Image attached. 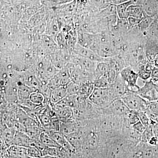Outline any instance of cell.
<instances>
[{
  "label": "cell",
  "mask_w": 158,
  "mask_h": 158,
  "mask_svg": "<svg viewBox=\"0 0 158 158\" xmlns=\"http://www.w3.org/2000/svg\"><path fill=\"white\" fill-rule=\"evenodd\" d=\"M121 99L130 110L138 112L146 111L148 101L135 91L129 90Z\"/></svg>",
  "instance_id": "1"
},
{
  "label": "cell",
  "mask_w": 158,
  "mask_h": 158,
  "mask_svg": "<svg viewBox=\"0 0 158 158\" xmlns=\"http://www.w3.org/2000/svg\"><path fill=\"white\" fill-rule=\"evenodd\" d=\"M88 99L92 104L101 110L107 107L113 101L108 88H94Z\"/></svg>",
  "instance_id": "2"
},
{
  "label": "cell",
  "mask_w": 158,
  "mask_h": 158,
  "mask_svg": "<svg viewBox=\"0 0 158 158\" xmlns=\"http://www.w3.org/2000/svg\"><path fill=\"white\" fill-rule=\"evenodd\" d=\"M101 110L102 115H113L123 118L126 117L131 111L120 98L114 100L107 107Z\"/></svg>",
  "instance_id": "3"
},
{
  "label": "cell",
  "mask_w": 158,
  "mask_h": 158,
  "mask_svg": "<svg viewBox=\"0 0 158 158\" xmlns=\"http://www.w3.org/2000/svg\"><path fill=\"white\" fill-rule=\"evenodd\" d=\"M135 92L147 101H158V83L152 80L145 81L144 85Z\"/></svg>",
  "instance_id": "4"
},
{
  "label": "cell",
  "mask_w": 158,
  "mask_h": 158,
  "mask_svg": "<svg viewBox=\"0 0 158 158\" xmlns=\"http://www.w3.org/2000/svg\"><path fill=\"white\" fill-rule=\"evenodd\" d=\"M108 89L113 101L116 99H121L130 90L127 85L122 78L119 73H117L115 82L110 85Z\"/></svg>",
  "instance_id": "5"
},
{
  "label": "cell",
  "mask_w": 158,
  "mask_h": 158,
  "mask_svg": "<svg viewBox=\"0 0 158 158\" xmlns=\"http://www.w3.org/2000/svg\"><path fill=\"white\" fill-rule=\"evenodd\" d=\"M122 78L126 83L130 90L136 91L139 88L137 85L139 77L138 72L131 66L125 67L119 73Z\"/></svg>",
  "instance_id": "6"
},
{
  "label": "cell",
  "mask_w": 158,
  "mask_h": 158,
  "mask_svg": "<svg viewBox=\"0 0 158 158\" xmlns=\"http://www.w3.org/2000/svg\"><path fill=\"white\" fill-rule=\"evenodd\" d=\"M81 126V122L80 120L75 119L60 120V131L64 136H68L76 132Z\"/></svg>",
  "instance_id": "7"
},
{
  "label": "cell",
  "mask_w": 158,
  "mask_h": 158,
  "mask_svg": "<svg viewBox=\"0 0 158 158\" xmlns=\"http://www.w3.org/2000/svg\"><path fill=\"white\" fill-rule=\"evenodd\" d=\"M73 51L74 53L77 56L84 57L98 62H104L103 60V58L100 57L93 51L90 49L82 47L78 44H77L74 46Z\"/></svg>",
  "instance_id": "8"
},
{
  "label": "cell",
  "mask_w": 158,
  "mask_h": 158,
  "mask_svg": "<svg viewBox=\"0 0 158 158\" xmlns=\"http://www.w3.org/2000/svg\"><path fill=\"white\" fill-rule=\"evenodd\" d=\"M72 62L73 64L78 65L83 70L91 73H94L98 63L78 56L72 58Z\"/></svg>",
  "instance_id": "9"
},
{
  "label": "cell",
  "mask_w": 158,
  "mask_h": 158,
  "mask_svg": "<svg viewBox=\"0 0 158 158\" xmlns=\"http://www.w3.org/2000/svg\"><path fill=\"white\" fill-rule=\"evenodd\" d=\"M6 158H27V148L12 145L7 148L5 151Z\"/></svg>",
  "instance_id": "10"
},
{
  "label": "cell",
  "mask_w": 158,
  "mask_h": 158,
  "mask_svg": "<svg viewBox=\"0 0 158 158\" xmlns=\"http://www.w3.org/2000/svg\"><path fill=\"white\" fill-rule=\"evenodd\" d=\"M57 118L60 120L75 119L73 109L67 107L61 106L57 105L51 106Z\"/></svg>",
  "instance_id": "11"
},
{
  "label": "cell",
  "mask_w": 158,
  "mask_h": 158,
  "mask_svg": "<svg viewBox=\"0 0 158 158\" xmlns=\"http://www.w3.org/2000/svg\"><path fill=\"white\" fill-rule=\"evenodd\" d=\"M66 86H61L52 90L49 103L53 106L58 103L68 95Z\"/></svg>",
  "instance_id": "12"
},
{
  "label": "cell",
  "mask_w": 158,
  "mask_h": 158,
  "mask_svg": "<svg viewBox=\"0 0 158 158\" xmlns=\"http://www.w3.org/2000/svg\"><path fill=\"white\" fill-rule=\"evenodd\" d=\"M32 142L33 141L32 139L26 133L15 131L12 145H18L27 148L31 145Z\"/></svg>",
  "instance_id": "13"
},
{
  "label": "cell",
  "mask_w": 158,
  "mask_h": 158,
  "mask_svg": "<svg viewBox=\"0 0 158 158\" xmlns=\"http://www.w3.org/2000/svg\"><path fill=\"white\" fill-rule=\"evenodd\" d=\"M145 112L152 124L158 123V101L148 102Z\"/></svg>",
  "instance_id": "14"
},
{
  "label": "cell",
  "mask_w": 158,
  "mask_h": 158,
  "mask_svg": "<svg viewBox=\"0 0 158 158\" xmlns=\"http://www.w3.org/2000/svg\"><path fill=\"white\" fill-rule=\"evenodd\" d=\"M80 85L78 96L85 99H88L95 88L94 82H86Z\"/></svg>",
  "instance_id": "15"
},
{
  "label": "cell",
  "mask_w": 158,
  "mask_h": 158,
  "mask_svg": "<svg viewBox=\"0 0 158 158\" xmlns=\"http://www.w3.org/2000/svg\"><path fill=\"white\" fill-rule=\"evenodd\" d=\"M77 40V44L80 45L90 49V46L94 42V35L85 33H79Z\"/></svg>",
  "instance_id": "16"
},
{
  "label": "cell",
  "mask_w": 158,
  "mask_h": 158,
  "mask_svg": "<svg viewBox=\"0 0 158 158\" xmlns=\"http://www.w3.org/2000/svg\"><path fill=\"white\" fill-rule=\"evenodd\" d=\"M40 140L47 147L51 148H61V146L54 140L47 133L41 131L39 138Z\"/></svg>",
  "instance_id": "17"
},
{
  "label": "cell",
  "mask_w": 158,
  "mask_h": 158,
  "mask_svg": "<svg viewBox=\"0 0 158 158\" xmlns=\"http://www.w3.org/2000/svg\"><path fill=\"white\" fill-rule=\"evenodd\" d=\"M132 5H133V2L131 0L118 4L116 7L118 18L123 19H127L129 17L128 8Z\"/></svg>",
  "instance_id": "18"
},
{
  "label": "cell",
  "mask_w": 158,
  "mask_h": 158,
  "mask_svg": "<svg viewBox=\"0 0 158 158\" xmlns=\"http://www.w3.org/2000/svg\"><path fill=\"white\" fill-rule=\"evenodd\" d=\"M111 67L110 63L108 62H101L98 63L96 69L94 71L95 80L102 76H106Z\"/></svg>",
  "instance_id": "19"
},
{
  "label": "cell",
  "mask_w": 158,
  "mask_h": 158,
  "mask_svg": "<svg viewBox=\"0 0 158 158\" xmlns=\"http://www.w3.org/2000/svg\"><path fill=\"white\" fill-rule=\"evenodd\" d=\"M34 90L32 88L25 84L19 85L17 92L19 102L29 99V97Z\"/></svg>",
  "instance_id": "20"
},
{
  "label": "cell",
  "mask_w": 158,
  "mask_h": 158,
  "mask_svg": "<svg viewBox=\"0 0 158 158\" xmlns=\"http://www.w3.org/2000/svg\"><path fill=\"white\" fill-rule=\"evenodd\" d=\"M57 75L62 86H66L70 82L72 81L68 68L64 67L59 70Z\"/></svg>",
  "instance_id": "21"
},
{
  "label": "cell",
  "mask_w": 158,
  "mask_h": 158,
  "mask_svg": "<svg viewBox=\"0 0 158 158\" xmlns=\"http://www.w3.org/2000/svg\"><path fill=\"white\" fill-rule=\"evenodd\" d=\"M129 17L136 18L142 20L144 17L143 9L141 6L138 5H131L128 8Z\"/></svg>",
  "instance_id": "22"
},
{
  "label": "cell",
  "mask_w": 158,
  "mask_h": 158,
  "mask_svg": "<svg viewBox=\"0 0 158 158\" xmlns=\"http://www.w3.org/2000/svg\"><path fill=\"white\" fill-rule=\"evenodd\" d=\"M29 99L34 104L37 106L44 105L45 102V96L41 92L35 91L32 92L29 97Z\"/></svg>",
  "instance_id": "23"
},
{
  "label": "cell",
  "mask_w": 158,
  "mask_h": 158,
  "mask_svg": "<svg viewBox=\"0 0 158 158\" xmlns=\"http://www.w3.org/2000/svg\"><path fill=\"white\" fill-rule=\"evenodd\" d=\"M124 124L128 126H131L139 121L137 111L131 110L126 117L123 118Z\"/></svg>",
  "instance_id": "24"
},
{
  "label": "cell",
  "mask_w": 158,
  "mask_h": 158,
  "mask_svg": "<svg viewBox=\"0 0 158 158\" xmlns=\"http://www.w3.org/2000/svg\"><path fill=\"white\" fill-rule=\"evenodd\" d=\"M153 126V124H151L147 127L144 131L141 134V141L144 143H148L150 139L155 136Z\"/></svg>",
  "instance_id": "25"
},
{
  "label": "cell",
  "mask_w": 158,
  "mask_h": 158,
  "mask_svg": "<svg viewBox=\"0 0 158 158\" xmlns=\"http://www.w3.org/2000/svg\"><path fill=\"white\" fill-rule=\"evenodd\" d=\"M27 153L28 156L30 157L40 158L42 156L40 151L33 143L27 148Z\"/></svg>",
  "instance_id": "26"
},
{
  "label": "cell",
  "mask_w": 158,
  "mask_h": 158,
  "mask_svg": "<svg viewBox=\"0 0 158 158\" xmlns=\"http://www.w3.org/2000/svg\"><path fill=\"white\" fill-rule=\"evenodd\" d=\"M94 87L97 88H107L110 86V83L106 76L96 79L94 81Z\"/></svg>",
  "instance_id": "27"
},
{
  "label": "cell",
  "mask_w": 158,
  "mask_h": 158,
  "mask_svg": "<svg viewBox=\"0 0 158 158\" xmlns=\"http://www.w3.org/2000/svg\"><path fill=\"white\" fill-rule=\"evenodd\" d=\"M68 94L69 95H78L80 85L77 83L71 81L66 86Z\"/></svg>",
  "instance_id": "28"
},
{
  "label": "cell",
  "mask_w": 158,
  "mask_h": 158,
  "mask_svg": "<svg viewBox=\"0 0 158 158\" xmlns=\"http://www.w3.org/2000/svg\"><path fill=\"white\" fill-rule=\"evenodd\" d=\"M137 113L139 118V121H141V123L144 125L146 127L152 124L151 121L145 112L137 111Z\"/></svg>",
  "instance_id": "29"
},
{
  "label": "cell",
  "mask_w": 158,
  "mask_h": 158,
  "mask_svg": "<svg viewBox=\"0 0 158 158\" xmlns=\"http://www.w3.org/2000/svg\"><path fill=\"white\" fill-rule=\"evenodd\" d=\"M139 77L144 81H147L151 77V73L148 72L144 69L143 66H141L138 72Z\"/></svg>",
  "instance_id": "30"
},
{
  "label": "cell",
  "mask_w": 158,
  "mask_h": 158,
  "mask_svg": "<svg viewBox=\"0 0 158 158\" xmlns=\"http://www.w3.org/2000/svg\"><path fill=\"white\" fill-rule=\"evenodd\" d=\"M131 127L133 129L141 135L143 133L146 128V127L142 124L141 122L140 121H138V122Z\"/></svg>",
  "instance_id": "31"
},
{
  "label": "cell",
  "mask_w": 158,
  "mask_h": 158,
  "mask_svg": "<svg viewBox=\"0 0 158 158\" xmlns=\"http://www.w3.org/2000/svg\"><path fill=\"white\" fill-rule=\"evenodd\" d=\"M151 23V19L149 17H146L144 14V17L139 23V26L142 30H144L148 27Z\"/></svg>",
  "instance_id": "32"
},
{
  "label": "cell",
  "mask_w": 158,
  "mask_h": 158,
  "mask_svg": "<svg viewBox=\"0 0 158 158\" xmlns=\"http://www.w3.org/2000/svg\"><path fill=\"white\" fill-rule=\"evenodd\" d=\"M93 2L99 7L102 8H105L107 6L108 7L110 4L109 0H93Z\"/></svg>",
  "instance_id": "33"
},
{
  "label": "cell",
  "mask_w": 158,
  "mask_h": 158,
  "mask_svg": "<svg viewBox=\"0 0 158 158\" xmlns=\"http://www.w3.org/2000/svg\"><path fill=\"white\" fill-rule=\"evenodd\" d=\"M152 79L153 81L158 83V68L154 67L151 72Z\"/></svg>",
  "instance_id": "34"
},
{
  "label": "cell",
  "mask_w": 158,
  "mask_h": 158,
  "mask_svg": "<svg viewBox=\"0 0 158 158\" xmlns=\"http://www.w3.org/2000/svg\"><path fill=\"white\" fill-rule=\"evenodd\" d=\"M141 20V19L132 17H129L127 19L128 24L131 26H133L136 24H139Z\"/></svg>",
  "instance_id": "35"
},
{
  "label": "cell",
  "mask_w": 158,
  "mask_h": 158,
  "mask_svg": "<svg viewBox=\"0 0 158 158\" xmlns=\"http://www.w3.org/2000/svg\"><path fill=\"white\" fill-rule=\"evenodd\" d=\"M113 3L115 4H120L121 3L125 2H127L129 0H111Z\"/></svg>",
  "instance_id": "36"
},
{
  "label": "cell",
  "mask_w": 158,
  "mask_h": 158,
  "mask_svg": "<svg viewBox=\"0 0 158 158\" xmlns=\"http://www.w3.org/2000/svg\"><path fill=\"white\" fill-rule=\"evenodd\" d=\"M27 158H32V157H28Z\"/></svg>",
  "instance_id": "37"
},
{
  "label": "cell",
  "mask_w": 158,
  "mask_h": 158,
  "mask_svg": "<svg viewBox=\"0 0 158 158\" xmlns=\"http://www.w3.org/2000/svg\"><path fill=\"white\" fill-rule=\"evenodd\" d=\"M4 158H5V157H4Z\"/></svg>",
  "instance_id": "38"
},
{
  "label": "cell",
  "mask_w": 158,
  "mask_h": 158,
  "mask_svg": "<svg viewBox=\"0 0 158 158\" xmlns=\"http://www.w3.org/2000/svg\"></svg>",
  "instance_id": "39"
}]
</instances>
